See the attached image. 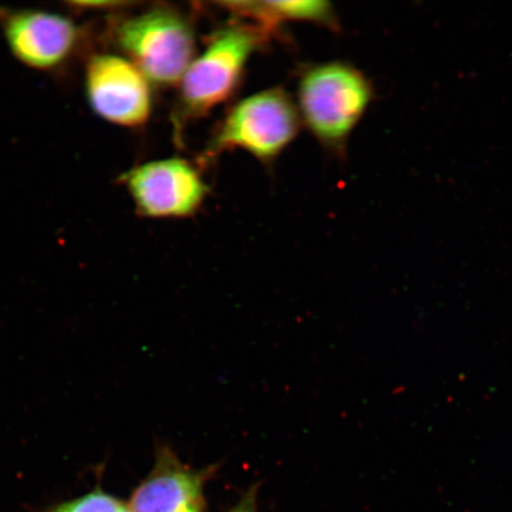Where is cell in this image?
Instances as JSON below:
<instances>
[{"label":"cell","instance_id":"1","mask_svg":"<svg viewBox=\"0 0 512 512\" xmlns=\"http://www.w3.org/2000/svg\"><path fill=\"white\" fill-rule=\"evenodd\" d=\"M272 36L259 24L242 18L211 36L178 85L174 113L178 136L189 121L206 117L238 92L249 60Z\"/></svg>","mask_w":512,"mask_h":512},{"label":"cell","instance_id":"2","mask_svg":"<svg viewBox=\"0 0 512 512\" xmlns=\"http://www.w3.org/2000/svg\"><path fill=\"white\" fill-rule=\"evenodd\" d=\"M297 94L302 123L320 144L335 152L344 150L374 98L367 76L337 61L306 69Z\"/></svg>","mask_w":512,"mask_h":512},{"label":"cell","instance_id":"3","mask_svg":"<svg viewBox=\"0 0 512 512\" xmlns=\"http://www.w3.org/2000/svg\"><path fill=\"white\" fill-rule=\"evenodd\" d=\"M115 41L151 83L178 86L196 57L191 19L170 5H156L123 19Z\"/></svg>","mask_w":512,"mask_h":512},{"label":"cell","instance_id":"4","mask_svg":"<svg viewBox=\"0 0 512 512\" xmlns=\"http://www.w3.org/2000/svg\"><path fill=\"white\" fill-rule=\"evenodd\" d=\"M300 124L296 102L284 89L255 93L230 108L204 149L201 164L236 149L271 163L296 139Z\"/></svg>","mask_w":512,"mask_h":512},{"label":"cell","instance_id":"5","mask_svg":"<svg viewBox=\"0 0 512 512\" xmlns=\"http://www.w3.org/2000/svg\"><path fill=\"white\" fill-rule=\"evenodd\" d=\"M120 182L146 219H188L202 208L210 190L200 168L181 157L138 165Z\"/></svg>","mask_w":512,"mask_h":512},{"label":"cell","instance_id":"6","mask_svg":"<svg viewBox=\"0 0 512 512\" xmlns=\"http://www.w3.org/2000/svg\"><path fill=\"white\" fill-rule=\"evenodd\" d=\"M86 95L93 112L107 123L137 128L152 114L151 82L125 57L93 56L86 68Z\"/></svg>","mask_w":512,"mask_h":512},{"label":"cell","instance_id":"7","mask_svg":"<svg viewBox=\"0 0 512 512\" xmlns=\"http://www.w3.org/2000/svg\"><path fill=\"white\" fill-rule=\"evenodd\" d=\"M0 24L12 55L37 70L66 64L81 40L72 19L46 11L0 9Z\"/></svg>","mask_w":512,"mask_h":512},{"label":"cell","instance_id":"8","mask_svg":"<svg viewBox=\"0 0 512 512\" xmlns=\"http://www.w3.org/2000/svg\"><path fill=\"white\" fill-rule=\"evenodd\" d=\"M219 466L184 464L168 446H159L155 465L132 492L130 512H207L206 484Z\"/></svg>","mask_w":512,"mask_h":512},{"label":"cell","instance_id":"9","mask_svg":"<svg viewBox=\"0 0 512 512\" xmlns=\"http://www.w3.org/2000/svg\"><path fill=\"white\" fill-rule=\"evenodd\" d=\"M223 6L236 18L246 19L275 34L285 22H309L335 28L337 19L332 5L324 0H292V2H224Z\"/></svg>","mask_w":512,"mask_h":512},{"label":"cell","instance_id":"10","mask_svg":"<svg viewBox=\"0 0 512 512\" xmlns=\"http://www.w3.org/2000/svg\"><path fill=\"white\" fill-rule=\"evenodd\" d=\"M38 512H130L128 504L100 485L81 496L50 505Z\"/></svg>","mask_w":512,"mask_h":512},{"label":"cell","instance_id":"11","mask_svg":"<svg viewBox=\"0 0 512 512\" xmlns=\"http://www.w3.org/2000/svg\"><path fill=\"white\" fill-rule=\"evenodd\" d=\"M259 484L252 485L240 501L227 512H258Z\"/></svg>","mask_w":512,"mask_h":512},{"label":"cell","instance_id":"12","mask_svg":"<svg viewBox=\"0 0 512 512\" xmlns=\"http://www.w3.org/2000/svg\"><path fill=\"white\" fill-rule=\"evenodd\" d=\"M74 8L79 10H111L112 8H119V6L131 5V3L121 2H74L70 3Z\"/></svg>","mask_w":512,"mask_h":512}]
</instances>
